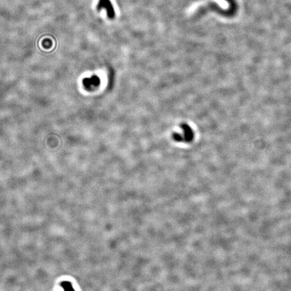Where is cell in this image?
Segmentation results:
<instances>
[{"instance_id":"obj_2","label":"cell","mask_w":291,"mask_h":291,"mask_svg":"<svg viewBox=\"0 0 291 291\" xmlns=\"http://www.w3.org/2000/svg\"><path fill=\"white\" fill-rule=\"evenodd\" d=\"M83 83L86 89H91L97 87L100 84V80L97 76H93L90 78H85Z\"/></svg>"},{"instance_id":"obj_1","label":"cell","mask_w":291,"mask_h":291,"mask_svg":"<svg viewBox=\"0 0 291 291\" xmlns=\"http://www.w3.org/2000/svg\"><path fill=\"white\" fill-rule=\"evenodd\" d=\"M102 8L106 10L107 16L109 18H113L114 17L115 12L110 0H100L98 5V9L99 10Z\"/></svg>"},{"instance_id":"obj_3","label":"cell","mask_w":291,"mask_h":291,"mask_svg":"<svg viewBox=\"0 0 291 291\" xmlns=\"http://www.w3.org/2000/svg\"><path fill=\"white\" fill-rule=\"evenodd\" d=\"M182 127L183 129L184 136H182L181 138L180 139L179 141H183V140H184L186 141H190L192 140V139L194 136V134L191 128L189 127V126L186 125H184Z\"/></svg>"}]
</instances>
